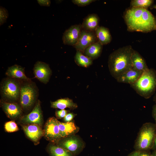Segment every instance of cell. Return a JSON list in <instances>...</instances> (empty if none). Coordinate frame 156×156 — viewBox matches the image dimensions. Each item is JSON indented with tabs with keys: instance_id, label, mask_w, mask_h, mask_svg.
<instances>
[{
	"instance_id": "cell-1",
	"label": "cell",
	"mask_w": 156,
	"mask_h": 156,
	"mask_svg": "<svg viewBox=\"0 0 156 156\" xmlns=\"http://www.w3.org/2000/svg\"><path fill=\"white\" fill-rule=\"evenodd\" d=\"M124 18L129 31L147 33L156 30V19L146 9L132 7L126 11Z\"/></svg>"
},
{
	"instance_id": "cell-2",
	"label": "cell",
	"mask_w": 156,
	"mask_h": 156,
	"mask_svg": "<svg viewBox=\"0 0 156 156\" xmlns=\"http://www.w3.org/2000/svg\"><path fill=\"white\" fill-rule=\"evenodd\" d=\"M134 50L129 45L119 48L109 55L108 62L109 70L116 79L132 68L131 57Z\"/></svg>"
},
{
	"instance_id": "cell-3",
	"label": "cell",
	"mask_w": 156,
	"mask_h": 156,
	"mask_svg": "<svg viewBox=\"0 0 156 156\" xmlns=\"http://www.w3.org/2000/svg\"><path fill=\"white\" fill-rule=\"evenodd\" d=\"M130 86L141 96L149 99L156 89V71L149 68L143 72L137 81Z\"/></svg>"
},
{
	"instance_id": "cell-4",
	"label": "cell",
	"mask_w": 156,
	"mask_h": 156,
	"mask_svg": "<svg viewBox=\"0 0 156 156\" xmlns=\"http://www.w3.org/2000/svg\"><path fill=\"white\" fill-rule=\"evenodd\" d=\"M156 135V126L151 122L144 124L141 127L134 145L136 151H147L152 148Z\"/></svg>"
},
{
	"instance_id": "cell-5",
	"label": "cell",
	"mask_w": 156,
	"mask_h": 156,
	"mask_svg": "<svg viewBox=\"0 0 156 156\" xmlns=\"http://www.w3.org/2000/svg\"><path fill=\"white\" fill-rule=\"evenodd\" d=\"M21 88L19 83L14 79H7L2 83L1 87V94L7 99L16 100L20 96Z\"/></svg>"
},
{
	"instance_id": "cell-6",
	"label": "cell",
	"mask_w": 156,
	"mask_h": 156,
	"mask_svg": "<svg viewBox=\"0 0 156 156\" xmlns=\"http://www.w3.org/2000/svg\"><path fill=\"white\" fill-rule=\"evenodd\" d=\"M37 94L35 88L32 84L27 83L21 86L20 103L24 109L29 108L34 103Z\"/></svg>"
},
{
	"instance_id": "cell-7",
	"label": "cell",
	"mask_w": 156,
	"mask_h": 156,
	"mask_svg": "<svg viewBox=\"0 0 156 156\" xmlns=\"http://www.w3.org/2000/svg\"><path fill=\"white\" fill-rule=\"evenodd\" d=\"M57 145L69 151L73 156L78 155L85 147L82 140L77 136L73 135L66 137L59 142Z\"/></svg>"
},
{
	"instance_id": "cell-8",
	"label": "cell",
	"mask_w": 156,
	"mask_h": 156,
	"mask_svg": "<svg viewBox=\"0 0 156 156\" xmlns=\"http://www.w3.org/2000/svg\"><path fill=\"white\" fill-rule=\"evenodd\" d=\"M58 121L54 117L50 118L44 126V135L48 140L51 142H56L62 138L60 134Z\"/></svg>"
},
{
	"instance_id": "cell-9",
	"label": "cell",
	"mask_w": 156,
	"mask_h": 156,
	"mask_svg": "<svg viewBox=\"0 0 156 156\" xmlns=\"http://www.w3.org/2000/svg\"><path fill=\"white\" fill-rule=\"evenodd\" d=\"M97 41L95 32L87 31L82 29L77 43L73 47L77 50L83 53L86 48Z\"/></svg>"
},
{
	"instance_id": "cell-10",
	"label": "cell",
	"mask_w": 156,
	"mask_h": 156,
	"mask_svg": "<svg viewBox=\"0 0 156 156\" xmlns=\"http://www.w3.org/2000/svg\"><path fill=\"white\" fill-rule=\"evenodd\" d=\"M82 29L81 25L70 26L64 32L62 38L64 44L74 46L77 43Z\"/></svg>"
},
{
	"instance_id": "cell-11",
	"label": "cell",
	"mask_w": 156,
	"mask_h": 156,
	"mask_svg": "<svg viewBox=\"0 0 156 156\" xmlns=\"http://www.w3.org/2000/svg\"><path fill=\"white\" fill-rule=\"evenodd\" d=\"M34 73L39 80L46 84L49 80L51 71L48 64L42 62L38 61L34 65Z\"/></svg>"
},
{
	"instance_id": "cell-12",
	"label": "cell",
	"mask_w": 156,
	"mask_h": 156,
	"mask_svg": "<svg viewBox=\"0 0 156 156\" xmlns=\"http://www.w3.org/2000/svg\"><path fill=\"white\" fill-rule=\"evenodd\" d=\"M24 123L41 125L42 122V116L39 101H38L32 111L23 116L21 120Z\"/></svg>"
},
{
	"instance_id": "cell-13",
	"label": "cell",
	"mask_w": 156,
	"mask_h": 156,
	"mask_svg": "<svg viewBox=\"0 0 156 156\" xmlns=\"http://www.w3.org/2000/svg\"><path fill=\"white\" fill-rule=\"evenodd\" d=\"M27 136L35 142H38L43 134L40 125L36 124H30L22 126Z\"/></svg>"
},
{
	"instance_id": "cell-14",
	"label": "cell",
	"mask_w": 156,
	"mask_h": 156,
	"mask_svg": "<svg viewBox=\"0 0 156 156\" xmlns=\"http://www.w3.org/2000/svg\"><path fill=\"white\" fill-rule=\"evenodd\" d=\"M143 72L132 68L121 75L116 80L118 82L131 85L137 81Z\"/></svg>"
},
{
	"instance_id": "cell-15",
	"label": "cell",
	"mask_w": 156,
	"mask_h": 156,
	"mask_svg": "<svg viewBox=\"0 0 156 156\" xmlns=\"http://www.w3.org/2000/svg\"><path fill=\"white\" fill-rule=\"evenodd\" d=\"M58 123L60 134L62 138L73 135L79 130V128L73 121L64 123L58 121Z\"/></svg>"
},
{
	"instance_id": "cell-16",
	"label": "cell",
	"mask_w": 156,
	"mask_h": 156,
	"mask_svg": "<svg viewBox=\"0 0 156 156\" xmlns=\"http://www.w3.org/2000/svg\"><path fill=\"white\" fill-rule=\"evenodd\" d=\"M2 106L6 114L11 119L17 118L21 114V109L17 103L3 102Z\"/></svg>"
},
{
	"instance_id": "cell-17",
	"label": "cell",
	"mask_w": 156,
	"mask_h": 156,
	"mask_svg": "<svg viewBox=\"0 0 156 156\" xmlns=\"http://www.w3.org/2000/svg\"><path fill=\"white\" fill-rule=\"evenodd\" d=\"M99 18L97 14H89L83 20L81 25L82 28L87 31L95 32L99 27Z\"/></svg>"
},
{
	"instance_id": "cell-18",
	"label": "cell",
	"mask_w": 156,
	"mask_h": 156,
	"mask_svg": "<svg viewBox=\"0 0 156 156\" xmlns=\"http://www.w3.org/2000/svg\"><path fill=\"white\" fill-rule=\"evenodd\" d=\"M131 61L132 68L135 70L143 72L149 69L144 59L135 50L132 55Z\"/></svg>"
},
{
	"instance_id": "cell-19",
	"label": "cell",
	"mask_w": 156,
	"mask_h": 156,
	"mask_svg": "<svg viewBox=\"0 0 156 156\" xmlns=\"http://www.w3.org/2000/svg\"><path fill=\"white\" fill-rule=\"evenodd\" d=\"M102 49L103 45L98 40L86 48L83 54L93 60L98 58L100 56Z\"/></svg>"
},
{
	"instance_id": "cell-20",
	"label": "cell",
	"mask_w": 156,
	"mask_h": 156,
	"mask_svg": "<svg viewBox=\"0 0 156 156\" xmlns=\"http://www.w3.org/2000/svg\"><path fill=\"white\" fill-rule=\"evenodd\" d=\"M6 74L13 79L29 80V79L25 74L23 68L17 65H14L8 68Z\"/></svg>"
},
{
	"instance_id": "cell-21",
	"label": "cell",
	"mask_w": 156,
	"mask_h": 156,
	"mask_svg": "<svg viewBox=\"0 0 156 156\" xmlns=\"http://www.w3.org/2000/svg\"><path fill=\"white\" fill-rule=\"evenodd\" d=\"M95 33L98 40L102 45L107 44L111 41V35L107 28L103 26H99Z\"/></svg>"
},
{
	"instance_id": "cell-22",
	"label": "cell",
	"mask_w": 156,
	"mask_h": 156,
	"mask_svg": "<svg viewBox=\"0 0 156 156\" xmlns=\"http://www.w3.org/2000/svg\"><path fill=\"white\" fill-rule=\"evenodd\" d=\"M51 107L53 108L61 109H64L66 108L74 109L77 108L78 106L72 99L66 98L58 99L54 102H51Z\"/></svg>"
},
{
	"instance_id": "cell-23",
	"label": "cell",
	"mask_w": 156,
	"mask_h": 156,
	"mask_svg": "<svg viewBox=\"0 0 156 156\" xmlns=\"http://www.w3.org/2000/svg\"><path fill=\"white\" fill-rule=\"evenodd\" d=\"M74 59L75 62L77 64L84 67L87 68L91 65L93 63V60L92 59L78 50H77Z\"/></svg>"
},
{
	"instance_id": "cell-24",
	"label": "cell",
	"mask_w": 156,
	"mask_h": 156,
	"mask_svg": "<svg viewBox=\"0 0 156 156\" xmlns=\"http://www.w3.org/2000/svg\"><path fill=\"white\" fill-rule=\"evenodd\" d=\"M49 151L51 156H73L69 151L57 145H51Z\"/></svg>"
},
{
	"instance_id": "cell-25",
	"label": "cell",
	"mask_w": 156,
	"mask_h": 156,
	"mask_svg": "<svg viewBox=\"0 0 156 156\" xmlns=\"http://www.w3.org/2000/svg\"><path fill=\"white\" fill-rule=\"evenodd\" d=\"M153 2L151 0H133L131 1L130 5L132 7L147 9L151 5Z\"/></svg>"
},
{
	"instance_id": "cell-26",
	"label": "cell",
	"mask_w": 156,
	"mask_h": 156,
	"mask_svg": "<svg viewBox=\"0 0 156 156\" xmlns=\"http://www.w3.org/2000/svg\"><path fill=\"white\" fill-rule=\"evenodd\" d=\"M5 130L9 132H14L18 130L17 124L14 121H10L5 123Z\"/></svg>"
},
{
	"instance_id": "cell-27",
	"label": "cell",
	"mask_w": 156,
	"mask_h": 156,
	"mask_svg": "<svg viewBox=\"0 0 156 156\" xmlns=\"http://www.w3.org/2000/svg\"><path fill=\"white\" fill-rule=\"evenodd\" d=\"M8 16L7 10L5 8L0 6V24L2 25L6 21Z\"/></svg>"
},
{
	"instance_id": "cell-28",
	"label": "cell",
	"mask_w": 156,
	"mask_h": 156,
	"mask_svg": "<svg viewBox=\"0 0 156 156\" xmlns=\"http://www.w3.org/2000/svg\"><path fill=\"white\" fill-rule=\"evenodd\" d=\"M96 0H73L72 2L79 6L83 7L90 4Z\"/></svg>"
},
{
	"instance_id": "cell-29",
	"label": "cell",
	"mask_w": 156,
	"mask_h": 156,
	"mask_svg": "<svg viewBox=\"0 0 156 156\" xmlns=\"http://www.w3.org/2000/svg\"><path fill=\"white\" fill-rule=\"evenodd\" d=\"M69 112L64 109H61L56 111L55 112V115L58 118L61 119L64 118Z\"/></svg>"
},
{
	"instance_id": "cell-30",
	"label": "cell",
	"mask_w": 156,
	"mask_h": 156,
	"mask_svg": "<svg viewBox=\"0 0 156 156\" xmlns=\"http://www.w3.org/2000/svg\"><path fill=\"white\" fill-rule=\"evenodd\" d=\"M75 116V114L73 113L67 114L64 118V120L66 122H70Z\"/></svg>"
},
{
	"instance_id": "cell-31",
	"label": "cell",
	"mask_w": 156,
	"mask_h": 156,
	"mask_svg": "<svg viewBox=\"0 0 156 156\" xmlns=\"http://www.w3.org/2000/svg\"><path fill=\"white\" fill-rule=\"evenodd\" d=\"M38 3L42 6H49L50 5V0H37Z\"/></svg>"
},
{
	"instance_id": "cell-32",
	"label": "cell",
	"mask_w": 156,
	"mask_h": 156,
	"mask_svg": "<svg viewBox=\"0 0 156 156\" xmlns=\"http://www.w3.org/2000/svg\"><path fill=\"white\" fill-rule=\"evenodd\" d=\"M152 115L155 122V125L156 126V104L154 105L153 107Z\"/></svg>"
},
{
	"instance_id": "cell-33",
	"label": "cell",
	"mask_w": 156,
	"mask_h": 156,
	"mask_svg": "<svg viewBox=\"0 0 156 156\" xmlns=\"http://www.w3.org/2000/svg\"><path fill=\"white\" fill-rule=\"evenodd\" d=\"M139 156H152V154L148 153L147 151H139Z\"/></svg>"
},
{
	"instance_id": "cell-34",
	"label": "cell",
	"mask_w": 156,
	"mask_h": 156,
	"mask_svg": "<svg viewBox=\"0 0 156 156\" xmlns=\"http://www.w3.org/2000/svg\"><path fill=\"white\" fill-rule=\"evenodd\" d=\"M139 151L135 150L130 153L128 156H139Z\"/></svg>"
},
{
	"instance_id": "cell-35",
	"label": "cell",
	"mask_w": 156,
	"mask_h": 156,
	"mask_svg": "<svg viewBox=\"0 0 156 156\" xmlns=\"http://www.w3.org/2000/svg\"><path fill=\"white\" fill-rule=\"evenodd\" d=\"M152 148L154 150H156V135L155 137Z\"/></svg>"
},
{
	"instance_id": "cell-36",
	"label": "cell",
	"mask_w": 156,
	"mask_h": 156,
	"mask_svg": "<svg viewBox=\"0 0 156 156\" xmlns=\"http://www.w3.org/2000/svg\"><path fill=\"white\" fill-rule=\"evenodd\" d=\"M152 155V156H156V150H154Z\"/></svg>"
},
{
	"instance_id": "cell-37",
	"label": "cell",
	"mask_w": 156,
	"mask_h": 156,
	"mask_svg": "<svg viewBox=\"0 0 156 156\" xmlns=\"http://www.w3.org/2000/svg\"><path fill=\"white\" fill-rule=\"evenodd\" d=\"M153 101L155 102L156 104V93L155 94L154 96Z\"/></svg>"
},
{
	"instance_id": "cell-38",
	"label": "cell",
	"mask_w": 156,
	"mask_h": 156,
	"mask_svg": "<svg viewBox=\"0 0 156 156\" xmlns=\"http://www.w3.org/2000/svg\"><path fill=\"white\" fill-rule=\"evenodd\" d=\"M152 8H155V9H156V4L153 5L152 7Z\"/></svg>"
}]
</instances>
